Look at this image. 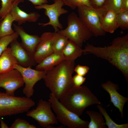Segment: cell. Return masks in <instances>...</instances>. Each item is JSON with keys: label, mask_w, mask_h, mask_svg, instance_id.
<instances>
[{"label": "cell", "mask_w": 128, "mask_h": 128, "mask_svg": "<svg viewBox=\"0 0 128 128\" xmlns=\"http://www.w3.org/2000/svg\"><path fill=\"white\" fill-rule=\"evenodd\" d=\"M82 51L107 60L120 70L128 81V34L116 37L107 47H96L87 44Z\"/></svg>", "instance_id": "1"}, {"label": "cell", "mask_w": 128, "mask_h": 128, "mask_svg": "<svg viewBox=\"0 0 128 128\" xmlns=\"http://www.w3.org/2000/svg\"><path fill=\"white\" fill-rule=\"evenodd\" d=\"M74 61L64 60L47 71L44 79L46 86L58 99L73 86L72 74Z\"/></svg>", "instance_id": "2"}, {"label": "cell", "mask_w": 128, "mask_h": 128, "mask_svg": "<svg viewBox=\"0 0 128 128\" xmlns=\"http://www.w3.org/2000/svg\"><path fill=\"white\" fill-rule=\"evenodd\" d=\"M59 100L65 107L79 116L87 108L101 103L89 88L84 85L79 87L73 85Z\"/></svg>", "instance_id": "3"}, {"label": "cell", "mask_w": 128, "mask_h": 128, "mask_svg": "<svg viewBox=\"0 0 128 128\" xmlns=\"http://www.w3.org/2000/svg\"><path fill=\"white\" fill-rule=\"evenodd\" d=\"M35 105L30 98L0 92V118L27 112Z\"/></svg>", "instance_id": "4"}, {"label": "cell", "mask_w": 128, "mask_h": 128, "mask_svg": "<svg viewBox=\"0 0 128 128\" xmlns=\"http://www.w3.org/2000/svg\"><path fill=\"white\" fill-rule=\"evenodd\" d=\"M67 26L58 32L82 47L84 42L93 35L92 33L74 12L71 13L67 18Z\"/></svg>", "instance_id": "5"}, {"label": "cell", "mask_w": 128, "mask_h": 128, "mask_svg": "<svg viewBox=\"0 0 128 128\" xmlns=\"http://www.w3.org/2000/svg\"><path fill=\"white\" fill-rule=\"evenodd\" d=\"M51 93L48 101L56 115L58 121L70 128H88L89 122L81 119L79 116L71 111Z\"/></svg>", "instance_id": "6"}, {"label": "cell", "mask_w": 128, "mask_h": 128, "mask_svg": "<svg viewBox=\"0 0 128 128\" xmlns=\"http://www.w3.org/2000/svg\"><path fill=\"white\" fill-rule=\"evenodd\" d=\"M50 103L41 99L35 109L28 111L27 116L32 117L37 121L41 127L51 128V125L57 124L58 121L51 110Z\"/></svg>", "instance_id": "7"}, {"label": "cell", "mask_w": 128, "mask_h": 128, "mask_svg": "<svg viewBox=\"0 0 128 128\" xmlns=\"http://www.w3.org/2000/svg\"><path fill=\"white\" fill-rule=\"evenodd\" d=\"M54 3L52 4H44L39 6H35V8L38 9H44L45 14L49 19L48 22L45 23H39L38 24L42 27L48 25L51 26L55 32H57L63 28L62 24L59 21V17L62 14H67L68 11L63 8L64 5L62 0H54Z\"/></svg>", "instance_id": "8"}, {"label": "cell", "mask_w": 128, "mask_h": 128, "mask_svg": "<svg viewBox=\"0 0 128 128\" xmlns=\"http://www.w3.org/2000/svg\"><path fill=\"white\" fill-rule=\"evenodd\" d=\"M77 8L78 17L93 35L97 37L105 35L106 32L102 28L99 15L95 9L84 5Z\"/></svg>", "instance_id": "9"}, {"label": "cell", "mask_w": 128, "mask_h": 128, "mask_svg": "<svg viewBox=\"0 0 128 128\" xmlns=\"http://www.w3.org/2000/svg\"><path fill=\"white\" fill-rule=\"evenodd\" d=\"M14 68L19 72L22 77L25 84L23 93L26 97L30 98L34 93V85L38 81L43 79L47 71L33 69L31 67H25L18 64H15Z\"/></svg>", "instance_id": "10"}, {"label": "cell", "mask_w": 128, "mask_h": 128, "mask_svg": "<svg viewBox=\"0 0 128 128\" xmlns=\"http://www.w3.org/2000/svg\"><path fill=\"white\" fill-rule=\"evenodd\" d=\"M24 84L21 74L16 69L0 74V87L3 88L9 95L14 96L15 91Z\"/></svg>", "instance_id": "11"}, {"label": "cell", "mask_w": 128, "mask_h": 128, "mask_svg": "<svg viewBox=\"0 0 128 128\" xmlns=\"http://www.w3.org/2000/svg\"><path fill=\"white\" fill-rule=\"evenodd\" d=\"M56 32H44L40 37V41L33 55L34 59L37 64L54 52L53 46L56 38Z\"/></svg>", "instance_id": "12"}, {"label": "cell", "mask_w": 128, "mask_h": 128, "mask_svg": "<svg viewBox=\"0 0 128 128\" xmlns=\"http://www.w3.org/2000/svg\"><path fill=\"white\" fill-rule=\"evenodd\" d=\"M10 44V48L18 64L25 67H31L37 64L33 55L17 40L12 41Z\"/></svg>", "instance_id": "13"}, {"label": "cell", "mask_w": 128, "mask_h": 128, "mask_svg": "<svg viewBox=\"0 0 128 128\" xmlns=\"http://www.w3.org/2000/svg\"><path fill=\"white\" fill-rule=\"evenodd\" d=\"M23 0H15L13 3L10 13L14 21L17 22L18 25H20L27 22H35L40 17V15L36 12L27 13L21 9L18 6Z\"/></svg>", "instance_id": "14"}, {"label": "cell", "mask_w": 128, "mask_h": 128, "mask_svg": "<svg viewBox=\"0 0 128 128\" xmlns=\"http://www.w3.org/2000/svg\"><path fill=\"white\" fill-rule=\"evenodd\" d=\"M101 86L109 94L111 99L110 102L119 109L122 117L123 118V107L125 103L128 101V98L119 94L117 91L118 89V86L110 81L102 83Z\"/></svg>", "instance_id": "15"}, {"label": "cell", "mask_w": 128, "mask_h": 128, "mask_svg": "<svg viewBox=\"0 0 128 128\" xmlns=\"http://www.w3.org/2000/svg\"><path fill=\"white\" fill-rule=\"evenodd\" d=\"M15 32L19 36L23 46L31 54L33 55L37 46L39 42L40 38L36 35L29 34L26 33L20 26L13 24Z\"/></svg>", "instance_id": "16"}, {"label": "cell", "mask_w": 128, "mask_h": 128, "mask_svg": "<svg viewBox=\"0 0 128 128\" xmlns=\"http://www.w3.org/2000/svg\"><path fill=\"white\" fill-rule=\"evenodd\" d=\"M116 14L111 10H108L102 14H98L101 27L105 32L113 33L119 27Z\"/></svg>", "instance_id": "17"}, {"label": "cell", "mask_w": 128, "mask_h": 128, "mask_svg": "<svg viewBox=\"0 0 128 128\" xmlns=\"http://www.w3.org/2000/svg\"><path fill=\"white\" fill-rule=\"evenodd\" d=\"M64 60L62 51L54 52L44 58L36 66V69L47 71Z\"/></svg>", "instance_id": "18"}, {"label": "cell", "mask_w": 128, "mask_h": 128, "mask_svg": "<svg viewBox=\"0 0 128 128\" xmlns=\"http://www.w3.org/2000/svg\"><path fill=\"white\" fill-rule=\"evenodd\" d=\"M18 64L10 47L6 48L0 56V74L14 69V66Z\"/></svg>", "instance_id": "19"}, {"label": "cell", "mask_w": 128, "mask_h": 128, "mask_svg": "<svg viewBox=\"0 0 128 128\" xmlns=\"http://www.w3.org/2000/svg\"><path fill=\"white\" fill-rule=\"evenodd\" d=\"M62 52L64 60L69 61H74L83 53L81 47L69 40Z\"/></svg>", "instance_id": "20"}, {"label": "cell", "mask_w": 128, "mask_h": 128, "mask_svg": "<svg viewBox=\"0 0 128 128\" xmlns=\"http://www.w3.org/2000/svg\"><path fill=\"white\" fill-rule=\"evenodd\" d=\"M14 19L9 12L8 13L0 22V38L12 35L15 32L12 26Z\"/></svg>", "instance_id": "21"}, {"label": "cell", "mask_w": 128, "mask_h": 128, "mask_svg": "<svg viewBox=\"0 0 128 128\" xmlns=\"http://www.w3.org/2000/svg\"><path fill=\"white\" fill-rule=\"evenodd\" d=\"M86 113L89 116L90 121L88 128H105L106 127L102 115L101 113L93 111H87Z\"/></svg>", "instance_id": "22"}, {"label": "cell", "mask_w": 128, "mask_h": 128, "mask_svg": "<svg viewBox=\"0 0 128 128\" xmlns=\"http://www.w3.org/2000/svg\"><path fill=\"white\" fill-rule=\"evenodd\" d=\"M122 0H106L104 7L96 10L99 14H102L109 10H111L116 14L121 11Z\"/></svg>", "instance_id": "23"}, {"label": "cell", "mask_w": 128, "mask_h": 128, "mask_svg": "<svg viewBox=\"0 0 128 128\" xmlns=\"http://www.w3.org/2000/svg\"><path fill=\"white\" fill-rule=\"evenodd\" d=\"M97 107L105 118V124L109 128H128V123L118 124L115 123L108 115L105 109L100 104H98Z\"/></svg>", "instance_id": "24"}, {"label": "cell", "mask_w": 128, "mask_h": 128, "mask_svg": "<svg viewBox=\"0 0 128 128\" xmlns=\"http://www.w3.org/2000/svg\"><path fill=\"white\" fill-rule=\"evenodd\" d=\"M68 41L66 37L57 32L53 46L54 52L62 51L67 45Z\"/></svg>", "instance_id": "25"}, {"label": "cell", "mask_w": 128, "mask_h": 128, "mask_svg": "<svg viewBox=\"0 0 128 128\" xmlns=\"http://www.w3.org/2000/svg\"><path fill=\"white\" fill-rule=\"evenodd\" d=\"M19 35L16 32L13 34L0 38V56L8 47V46L14 40H16Z\"/></svg>", "instance_id": "26"}, {"label": "cell", "mask_w": 128, "mask_h": 128, "mask_svg": "<svg viewBox=\"0 0 128 128\" xmlns=\"http://www.w3.org/2000/svg\"><path fill=\"white\" fill-rule=\"evenodd\" d=\"M119 27L123 30L128 28V10L122 11L116 14Z\"/></svg>", "instance_id": "27"}, {"label": "cell", "mask_w": 128, "mask_h": 128, "mask_svg": "<svg viewBox=\"0 0 128 128\" xmlns=\"http://www.w3.org/2000/svg\"><path fill=\"white\" fill-rule=\"evenodd\" d=\"M64 5L74 9L78 6L84 5L92 8L89 0H62Z\"/></svg>", "instance_id": "28"}, {"label": "cell", "mask_w": 128, "mask_h": 128, "mask_svg": "<svg viewBox=\"0 0 128 128\" xmlns=\"http://www.w3.org/2000/svg\"><path fill=\"white\" fill-rule=\"evenodd\" d=\"M15 0H0L1 7L0 8V17L3 19L10 12L13 3Z\"/></svg>", "instance_id": "29"}, {"label": "cell", "mask_w": 128, "mask_h": 128, "mask_svg": "<svg viewBox=\"0 0 128 128\" xmlns=\"http://www.w3.org/2000/svg\"><path fill=\"white\" fill-rule=\"evenodd\" d=\"M34 125L31 124L24 119L17 118L15 119L9 128H36Z\"/></svg>", "instance_id": "30"}, {"label": "cell", "mask_w": 128, "mask_h": 128, "mask_svg": "<svg viewBox=\"0 0 128 128\" xmlns=\"http://www.w3.org/2000/svg\"><path fill=\"white\" fill-rule=\"evenodd\" d=\"M89 69V68L87 66L79 64L74 68V71L77 74L84 76L87 73Z\"/></svg>", "instance_id": "31"}, {"label": "cell", "mask_w": 128, "mask_h": 128, "mask_svg": "<svg viewBox=\"0 0 128 128\" xmlns=\"http://www.w3.org/2000/svg\"><path fill=\"white\" fill-rule=\"evenodd\" d=\"M90 4L93 8L96 9L102 8L106 0H89Z\"/></svg>", "instance_id": "32"}, {"label": "cell", "mask_w": 128, "mask_h": 128, "mask_svg": "<svg viewBox=\"0 0 128 128\" xmlns=\"http://www.w3.org/2000/svg\"><path fill=\"white\" fill-rule=\"evenodd\" d=\"M86 78L76 74L72 77V81L73 85L77 87H79L85 82Z\"/></svg>", "instance_id": "33"}, {"label": "cell", "mask_w": 128, "mask_h": 128, "mask_svg": "<svg viewBox=\"0 0 128 128\" xmlns=\"http://www.w3.org/2000/svg\"><path fill=\"white\" fill-rule=\"evenodd\" d=\"M30 1L35 6H39L42 4L47 3V0H28Z\"/></svg>", "instance_id": "34"}, {"label": "cell", "mask_w": 128, "mask_h": 128, "mask_svg": "<svg viewBox=\"0 0 128 128\" xmlns=\"http://www.w3.org/2000/svg\"><path fill=\"white\" fill-rule=\"evenodd\" d=\"M126 10H128V0H122L121 12Z\"/></svg>", "instance_id": "35"}, {"label": "cell", "mask_w": 128, "mask_h": 128, "mask_svg": "<svg viewBox=\"0 0 128 128\" xmlns=\"http://www.w3.org/2000/svg\"><path fill=\"white\" fill-rule=\"evenodd\" d=\"M0 126L1 128H9L7 125L5 123L4 121L0 118Z\"/></svg>", "instance_id": "36"}, {"label": "cell", "mask_w": 128, "mask_h": 128, "mask_svg": "<svg viewBox=\"0 0 128 128\" xmlns=\"http://www.w3.org/2000/svg\"><path fill=\"white\" fill-rule=\"evenodd\" d=\"M52 0L54 1V0Z\"/></svg>", "instance_id": "37"}]
</instances>
